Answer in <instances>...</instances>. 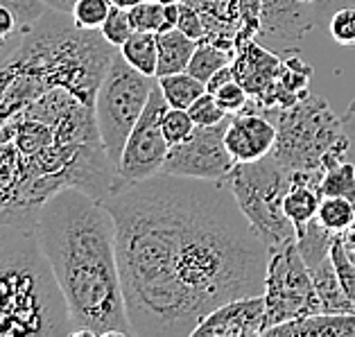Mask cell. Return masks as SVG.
Returning <instances> with one entry per match:
<instances>
[{"label": "cell", "instance_id": "cell-1", "mask_svg": "<svg viewBox=\"0 0 355 337\" xmlns=\"http://www.w3.org/2000/svg\"><path fill=\"white\" fill-rule=\"evenodd\" d=\"M105 204L134 335L188 337L227 301L265 292L270 249L227 181L159 172Z\"/></svg>", "mask_w": 355, "mask_h": 337}, {"label": "cell", "instance_id": "cell-2", "mask_svg": "<svg viewBox=\"0 0 355 337\" xmlns=\"http://www.w3.org/2000/svg\"><path fill=\"white\" fill-rule=\"evenodd\" d=\"M118 53L100 30L48 10L0 66V224H34L68 186L98 200L118 170L102 145L95 95Z\"/></svg>", "mask_w": 355, "mask_h": 337}, {"label": "cell", "instance_id": "cell-3", "mask_svg": "<svg viewBox=\"0 0 355 337\" xmlns=\"http://www.w3.org/2000/svg\"><path fill=\"white\" fill-rule=\"evenodd\" d=\"M71 313L75 337L134 335L116 252V220L105 200L68 186L48 197L34 220Z\"/></svg>", "mask_w": 355, "mask_h": 337}, {"label": "cell", "instance_id": "cell-4", "mask_svg": "<svg viewBox=\"0 0 355 337\" xmlns=\"http://www.w3.org/2000/svg\"><path fill=\"white\" fill-rule=\"evenodd\" d=\"M75 335L34 224H0V337Z\"/></svg>", "mask_w": 355, "mask_h": 337}, {"label": "cell", "instance_id": "cell-5", "mask_svg": "<svg viewBox=\"0 0 355 337\" xmlns=\"http://www.w3.org/2000/svg\"><path fill=\"white\" fill-rule=\"evenodd\" d=\"M276 125L272 157L292 172L326 170L349 159V138L342 118L319 95H306L292 107L265 109Z\"/></svg>", "mask_w": 355, "mask_h": 337}, {"label": "cell", "instance_id": "cell-6", "mask_svg": "<svg viewBox=\"0 0 355 337\" xmlns=\"http://www.w3.org/2000/svg\"><path fill=\"white\" fill-rule=\"evenodd\" d=\"M292 175V170L270 154L251 163H236L227 179L242 213L270 252L297 243V229L283 209Z\"/></svg>", "mask_w": 355, "mask_h": 337}, {"label": "cell", "instance_id": "cell-7", "mask_svg": "<svg viewBox=\"0 0 355 337\" xmlns=\"http://www.w3.org/2000/svg\"><path fill=\"white\" fill-rule=\"evenodd\" d=\"M154 84H157V77L138 73L134 66L127 64L120 50L102 77L98 95H95V120H98L102 145L109 159L114 161L116 170L127 138L147 107Z\"/></svg>", "mask_w": 355, "mask_h": 337}, {"label": "cell", "instance_id": "cell-8", "mask_svg": "<svg viewBox=\"0 0 355 337\" xmlns=\"http://www.w3.org/2000/svg\"><path fill=\"white\" fill-rule=\"evenodd\" d=\"M263 297L267 310V331L294 322V319H306L322 313L313 276L303 263L297 243L270 252Z\"/></svg>", "mask_w": 355, "mask_h": 337}, {"label": "cell", "instance_id": "cell-9", "mask_svg": "<svg viewBox=\"0 0 355 337\" xmlns=\"http://www.w3.org/2000/svg\"><path fill=\"white\" fill-rule=\"evenodd\" d=\"M168 109L170 105L157 80L143 116L138 118L136 127L132 129V134H129L125 143L123 157H120L118 163V179L114 190L129 184H138V181L150 179L163 170V163H166V157L170 152V143L163 136L161 120Z\"/></svg>", "mask_w": 355, "mask_h": 337}, {"label": "cell", "instance_id": "cell-10", "mask_svg": "<svg viewBox=\"0 0 355 337\" xmlns=\"http://www.w3.org/2000/svg\"><path fill=\"white\" fill-rule=\"evenodd\" d=\"M229 118L218 125H197L186 141L172 145L161 172L190 179L227 181L231 170L236 168V159L224 141Z\"/></svg>", "mask_w": 355, "mask_h": 337}, {"label": "cell", "instance_id": "cell-11", "mask_svg": "<svg viewBox=\"0 0 355 337\" xmlns=\"http://www.w3.org/2000/svg\"><path fill=\"white\" fill-rule=\"evenodd\" d=\"M319 23V0H261L258 41L276 55H297Z\"/></svg>", "mask_w": 355, "mask_h": 337}, {"label": "cell", "instance_id": "cell-12", "mask_svg": "<svg viewBox=\"0 0 355 337\" xmlns=\"http://www.w3.org/2000/svg\"><path fill=\"white\" fill-rule=\"evenodd\" d=\"M267 331L265 297H242L215 308L195 328L193 337H258Z\"/></svg>", "mask_w": 355, "mask_h": 337}, {"label": "cell", "instance_id": "cell-13", "mask_svg": "<svg viewBox=\"0 0 355 337\" xmlns=\"http://www.w3.org/2000/svg\"><path fill=\"white\" fill-rule=\"evenodd\" d=\"M283 64L285 55H276L258 39H251L236 48L231 68L236 73V80L249 93V107H258L272 93L283 71Z\"/></svg>", "mask_w": 355, "mask_h": 337}, {"label": "cell", "instance_id": "cell-14", "mask_svg": "<svg viewBox=\"0 0 355 337\" xmlns=\"http://www.w3.org/2000/svg\"><path fill=\"white\" fill-rule=\"evenodd\" d=\"M227 148L236 163H251L270 157L276 143V125L263 111L245 109L229 116V127L224 134Z\"/></svg>", "mask_w": 355, "mask_h": 337}, {"label": "cell", "instance_id": "cell-15", "mask_svg": "<svg viewBox=\"0 0 355 337\" xmlns=\"http://www.w3.org/2000/svg\"><path fill=\"white\" fill-rule=\"evenodd\" d=\"M195 7L206 25V39L220 48L236 53V39L240 32V0H184Z\"/></svg>", "mask_w": 355, "mask_h": 337}, {"label": "cell", "instance_id": "cell-16", "mask_svg": "<svg viewBox=\"0 0 355 337\" xmlns=\"http://www.w3.org/2000/svg\"><path fill=\"white\" fill-rule=\"evenodd\" d=\"M322 177L324 170L294 172L292 175V186L285 195L283 209L297 229V236L308 227L310 220L317 218L319 204H322V190H319Z\"/></svg>", "mask_w": 355, "mask_h": 337}, {"label": "cell", "instance_id": "cell-17", "mask_svg": "<svg viewBox=\"0 0 355 337\" xmlns=\"http://www.w3.org/2000/svg\"><path fill=\"white\" fill-rule=\"evenodd\" d=\"M270 337H355V313H319L270 328Z\"/></svg>", "mask_w": 355, "mask_h": 337}, {"label": "cell", "instance_id": "cell-18", "mask_svg": "<svg viewBox=\"0 0 355 337\" xmlns=\"http://www.w3.org/2000/svg\"><path fill=\"white\" fill-rule=\"evenodd\" d=\"M310 276H313L319 304H322V313L335 315V313H355V306L351 304V299L346 297V292L337 276L335 263L331 256H326L324 261H319L315 265L308 267Z\"/></svg>", "mask_w": 355, "mask_h": 337}, {"label": "cell", "instance_id": "cell-19", "mask_svg": "<svg viewBox=\"0 0 355 337\" xmlns=\"http://www.w3.org/2000/svg\"><path fill=\"white\" fill-rule=\"evenodd\" d=\"M159 41V66H157V77L175 75L188 71L190 59L195 55L197 41L186 37L179 28L166 30L157 34Z\"/></svg>", "mask_w": 355, "mask_h": 337}, {"label": "cell", "instance_id": "cell-20", "mask_svg": "<svg viewBox=\"0 0 355 337\" xmlns=\"http://www.w3.org/2000/svg\"><path fill=\"white\" fill-rule=\"evenodd\" d=\"M120 55L127 59L129 66H134L138 73H143L147 77H157V66H159V41L154 32H134L129 37Z\"/></svg>", "mask_w": 355, "mask_h": 337}, {"label": "cell", "instance_id": "cell-21", "mask_svg": "<svg viewBox=\"0 0 355 337\" xmlns=\"http://www.w3.org/2000/svg\"><path fill=\"white\" fill-rule=\"evenodd\" d=\"M157 80H159L163 95H166L168 105L175 109H190L195 100H199L206 91H209L202 80H197V77L190 75L188 71L157 77Z\"/></svg>", "mask_w": 355, "mask_h": 337}, {"label": "cell", "instance_id": "cell-22", "mask_svg": "<svg viewBox=\"0 0 355 337\" xmlns=\"http://www.w3.org/2000/svg\"><path fill=\"white\" fill-rule=\"evenodd\" d=\"M233 55H236L233 50L220 48V46H215V43H209V41H199L197 48H195V55L188 64V73L195 75L197 80H202L206 84L215 73L220 71V68L231 66Z\"/></svg>", "mask_w": 355, "mask_h": 337}, {"label": "cell", "instance_id": "cell-23", "mask_svg": "<svg viewBox=\"0 0 355 337\" xmlns=\"http://www.w3.org/2000/svg\"><path fill=\"white\" fill-rule=\"evenodd\" d=\"M319 190H322V197H346L355 202V161L344 159L328 166Z\"/></svg>", "mask_w": 355, "mask_h": 337}, {"label": "cell", "instance_id": "cell-24", "mask_svg": "<svg viewBox=\"0 0 355 337\" xmlns=\"http://www.w3.org/2000/svg\"><path fill=\"white\" fill-rule=\"evenodd\" d=\"M317 220L328 231L344 233L355 222V202L346 200V197H322Z\"/></svg>", "mask_w": 355, "mask_h": 337}, {"label": "cell", "instance_id": "cell-25", "mask_svg": "<svg viewBox=\"0 0 355 337\" xmlns=\"http://www.w3.org/2000/svg\"><path fill=\"white\" fill-rule=\"evenodd\" d=\"M129 19H132L134 30L159 34L166 30V5L159 0H145L129 10Z\"/></svg>", "mask_w": 355, "mask_h": 337}, {"label": "cell", "instance_id": "cell-26", "mask_svg": "<svg viewBox=\"0 0 355 337\" xmlns=\"http://www.w3.org/2000/svg\"><path fill=\"white\" fill-rule=\"evenodd\" d=\"M100 32L114 48H118V50L123 48V43L136 32L134 25H132V19H129V10L111 5L109 16L105 19V23H102Z\"/></svg>", "mask_w": 355, "mask_h": 337}, {"label": "cell", "instance_id": "cell-27", "mask_svg": "<svg viewBox=\"0 0 355 337\" xmlns=\"http://www.w3.org/2000/svg\"><path fill=\"white\" fill-rule=\"evenodd\" d=\"M109 0H77L73 7V23L84 30H100L109 16Z\"/></svg>", "mask_w": 355, "mask_h": 337}, {"label": "cell", "instance_id": "cell-28", "mask_svg": "<svg viewBox=\"0 0 355 337\" xmlns=\"http://www.w3.org/2000/svg\"><path fill=\"white\" fill-rule=\"evenodd\" d=\"M195 127L197 125H195L193 116L188 114V109H175V107H170L166 111V116H163V120H161L163 136H166V141L170 143V148H172V145L181 143V141H186V138L193 134Z\"/></svg>", "mask_w": 355, "mask_h": 337}, {"label": "cell", "instance_id": "cell-29", "mask_svg": "<svg viewBox=\"0 0 355 337\" xmlns=\"http://www.w3.org/2000/svg\"><path fill=\"white\" fill-rule=\"evenodd\" d=\"M328 32L335 43L355 48V5H346L328 16Z\"/></svg>", "mask_w": 355, "mask_h": 337}, {"label": "cell", "instance_id": "cell-30", "mask_svg": "<svg viewBox=\"0 0 355 337\" xmlns=\"http://www.w3.org/2000/svg\"><path fill=\"white\" fill-rule=\"evenodd\" d=\"M331 258L335 263L337 276H340V283L346 292V297L351 299V304L355 306V261L346 254V249L342 245V233L335 238L333 249H331Z\"/></svg>", "mask_w": 355, "mask_h": 337}, {"label": "cell", "instance_id": "cell-31", "mask_svg": "<svg viewBox=\"0 0 355 337\" xmlns=\"http://www.w3.org/2000/svg\"><path fill=\"white\" fill-rule=\"evenodd\" d=\"M188 114L193 116L195 125H218L224 118H229L231 114H227L215 100V95L206 91L202 98L193 102V107L188 109Z\"/></svg>", "mask_w": 355, "mask_h": 337}, {"label": "cell", "instance_id": "cell-32", "mask_svg": "<svg viewBox=\"0 0 355 337\" xmlns=\"http://www.w3.org/2000/svg\"><path fill=\"white\" fill-rule=\"evenodd\" d=\"M218 105L227 111V114H240L242 109L249 105V93L238 80H231L227 84H222L220 89L213 91Z\"/></svg>", "mask_w": 355, "mask_h": 337}, {"label": "cell", "instance_id": "cell-33", "mask_svg": "<svg viewBox=\"0 0 355 337\" xmlns=\"http://www.w3.org/2000/svg\"><path fill=\"white\" fill-rule=\"evenodd\" d=\"M0 5L12 7L28 30H32L41 16L48 12V7L43 5V0H0Z\"/></svg>", "mask_w": 355, "mask_h": 337}, {"label": "cell", "instance_id": "cell-34", "mask_svg": "<svg viewBox=\"0 0 355 337\" xmlns=\"http://www.w3.org/2000/svg\"><path fill=\"white\" fill-rule=\"evenodd\" d=\"M30 30L25 28L12 7L0 5V41H21Z\"/></svg>", "mask_w": 355, "mask_h": 337}, {"label": "cell", "instance_id": "cell-35", "mask_svg": "<svg viewBox=\"0 0 355 337\" xmlns=\"http://www.w3.org/2000/svg\"><path fill=\"white\" fill-rule=\"evenodd\" d=\"M177 28L186 34V37L195 39L197 43L206 39V25L202 21V16L195 10V7H190L186 3H181V16H179V25Z\"/></svg>", "mask_w": 355, "mask_h": 337}, {"label": "cell", "instance_id": "cell-36", "mask_svg": "<svg viewBox=\"0 0 355 337\" xmlns=\"http://www.w3.org/2000/svg\"><path fill=\"white\" fill-rule=\"evenodd\" d=\"M342 125H344L346 138H349V159L355 161V95H353L351 105L346 107V111H344Z\"/></svg>", "mask_w": 355, "mask_h": 337}, {"label": "cell", "instance_id": "cell-37", "mask_svg": "<svg viewBox=\"0 0 355 337\" xmlns=\"http://www.w3.org/2000/svg\"><path fill=\"white\" fill-rule=\"evenodd\" d=\"M346 5H355V0H319V12H322V19L326 21L335 10Z\"/></svg>", "mask_w": 355, "mask_h": 337}, {"label": "cell", "instance_id": "cell-38", "mask_svg": "<svg viewBox=\"0 0 355 337\" xmlns=\"http://www.w3.org/2000/svg\"><path fill=\"white\" fill-rule=\"evenodd\" d=\"M77 0H43V5L48 10H55V12H62V14H73V7H75Z\"/></svg>", "mask_w": 355, "mask_h": 337}, {"label": "cell", "instance_id": "cell-39", "mask_svg": "<svg viewBox=\"0 0 355 337\" xmlns=\"http://www.w3.org/2000/svg\"><path fill=\"white\" fill-rule=\"evenodd\" d=\"M342 245L346 249V254H349L353 261H355V222L342 233Z\"/></svg>", "mask_w": 355, "mask_h": 337}, {"label": "cell", "instance_id": "cell-40", "mask_svg": "<svg viewBox=\"0 0 355 337\" xmlns=\"http://www.w3.org/2000/svg\"><path fill=\"white\" fill-rule=\"evenodd\" d=\"M25 39V37H23ZM23 39L21 41H0V66H3L7 59H10L14 53H16V48L21 46L23 43Z\"/></svg>", "mask_w": 355, "mask_h": 337}, {"label": "cell", "instance_id": "cell-41", "mask_svg": "<svg viewBox=\"0 0 355 337\" xmlns=\"http://www.w3.org/2000/svg\"><path fill=\"white\" fill-rule=\"evenodd\" d=\"M109 3L116 5V7H123V10H132V7L145 3V0H109Z\"/></svg>", "mask_w": 355, "mask_h": 337}, {"label": "cell", "instance_id": "cell-42", "mask_svg": "<svg viewBox=\"0 0 355 337\" xmlns=\"http://www.w3.org/2000/svg\"><path fill=\"white\" fill-rule=\"evenodd\" d=\"M159 3H163V5H170V3H184V0H159Z\"/></svg>", "mask_w": 355, "mask_h": 337}]
</instances>
